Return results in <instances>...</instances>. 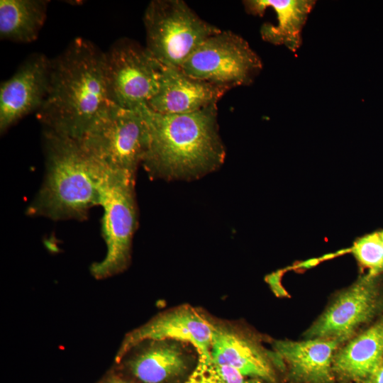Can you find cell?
<instances>
[{"instance_id":"17","label":"cell","mask_w":383,"mask_h":383,"mask_svg":"<svg viewBox=\"0 0 383 383\" xmlns=\"http://www.w3.org/2000/svg\"><path fill=\"white\" fill-rule=\"evenodd\" d=\"M179 342L151 340L126 362L129 372L141 383H169L187 371L188 357Z\"/></svg>"},{"instance_id":"6","label":"cell","mask_w":383,"mask_h":383,"mask_svg":"<svg viewBox=\"0 0 383 383\" xmlns=\"http://www.w3.org/2000/svg\"><path fill=\"white\" fill-rule=\"evenodd\" d=\"M143 21L149 52L162 65L179 68L206 39L221 30L181 0L150 1Z\"/></svg>"},{"instance_id":"8","label":"cell","mask_w":383,"mask_h":383,"mask_svg":"<svg viewBox=\"0 0 383 383\" xmlns=\"http://www.w3.org/2000/svg\"><path fill=\"white\" fill-rule=\"evenodd\" d=\"M262 67L260 58L245 39L221 30L206 39L180 68L191 77L229 90L251 84Z\"/></svg>"},{"instance_id":"15","label":"cell","mask_w":383,"mask_h":383,"mask_svg":"<svg viewBox=\"0 0 383 383\" xmlns=\"http://www.w3.org/2000/svg\"><path fill=\"white\" fill-rule=\"evenodd\" d=\"M382 364L383 316L338 348L333 371L337 383H360Z\"/></svg>"},{"instance_id":"18","label":"cell","mask_w":383,"mask_h":383,"mask_svg":"<svg viewBox=\"0 0 383 383\" xmlns=\"http://www.w3.org/2000/svg\"><path fill=\"white\" fill-rule=\"evenodd\" d=\"M48 4L44 0H1V38L24 43L35 40L45 21Z\"/></svg>"},{"instance_id":"3","label":"cell","mask_w":383,"mask_h":383,"mask_svg":"<svg viewBox=\"0 0 383 383\" xmlns=\"http://www.w3.org/2000/svg\"><path fill=\"white\" fill-rule=\"evenodd\" d=\"M45 172L26 213L53 221L87 219L99 206L104 170L77 140L44 131Z\"/></svg>"},{"instance_id":"2","label":"cell","mask_w":383,"mask_h":383,"mask_svg":"<svg viewBox=\"0 0 383 383\" xmlns=\"http://www.w3.org/2000/svg\"><path fill=\"white\" fill-rule=\"evenodd\" d=\"M148 129L143 165L163 179H193L223 163L226 150L217 123V106L182 114H162L147 105L138 109Z\"/></svg>"},{"instance_id":"5","label":"cell","mask_w":383,"mask_h":383,"mask_svg":"<svg viewBox=\"0 0 383 383\" xmlns=\"http://www.w3.org/2000/svg\"><path fill=\"white\" fill-rule=\"evenodd\" d=\"M135 179L126 173L104 171L99 206L104 210L102 233L107 250L101 261L91 266L96 279L114 276L129 265L133 237L138 226Z\"/></svg>"},{"instance_id":"13","label":"cell","mask_w":383,"mask_h":383,"mask_svg":"<svg viewBox=\"0 0 383 383\" xmlns=\"http://www.w3.org/2000/svg\"><path fill=\"white\" fill-rule=\"evenodd\" d=\"M343 344L335 339L314 338L274 340L272 348L281 357L289 383H337L333 361Z\"/></svg>"},{"instance_id":"20","label":"cell","mask_w":383,"mask_h":383,"mask_svg":"<svg viewBox=\"0 0 383 383\" xmlns=\"http://www.w3.org/2000/svg\"><path fill=\"white\" fill-rule=\"evenodd\" d=\"M350 251L359 265L368 270L367 274L383 275V241L379 231L358 238Z\"/></svg>"},{"instance_id":"24","label":"cell","mask_w":383,"mask_h":383,"mask_svg":"<svg viewBox=\"0 0 383 383\" xmlns=\"http://www.w3.org/2000/svg\"><path fill=\"white\" fill-rule=\"evenodd\" d=\"M380 235L382 237V241H383V230L379 231Z\"/></svg>"},{"instance_id":"10","label":"cell","mask_w":383,"mask_h":383,"mask_svg":"<svg viewBox=\"0 0 383 383\" xmlns=\"http://www.w3.org/2000/svg\"><path fill=\"white\" fill-rule=\"evenodd\" d=\"M210 355L218 364L264 383H281V376L284 377L279 355L248 331L214 323Z\"/></svg>"},{"instance_id":"16","label":"cell","mask_w":383,"mask_h":383,"mask_svg":"<svg viewBox=\"0 0 383 383\" xmlns=\"http://www.w3.org/2000/svg\"><path fill=\"white\" fill-rule=\"evenodd\" d=\"M243 4L248 13L262 16L268 7L277 15L278 24L265 23L260 29L262 39L274 45H284L295 52L301 45V31L315 6L313 0H250Z\"/></svg>"},{"instance_id":"21","label":"cell","mask_w":383,"mask_h":383,"mask_svg":"<svg viewBox=\"0 0 383 383\" xmlns=\"http://www.w3.org/2000/svg\"><path fill=\"white\" fill-rule=\"evenodd\" d=\"M283 271L280 270L271 274L266 278L267 282L270 285L273 292L278 296H287V292L284 290L281 284V279Z\"/></svg>"},{"instance_id":"23","label":"cell","mask_w":383,"mask_h":383,"mask_svg":"<svg viewBox=\"0 0 383 383\" xmlns=\"http://www.w3.org/2000/svg\"><path fill=\"white\" fill-rule=\"evenodd\" d=\"M100 383H133V382H128L116 375H110L107 377L105 379L101 381Z\"/></svg>"},{"instance_id":"7","label":"cell","mask_w":383,"mask_h":383,"mask_svg":"<svg viewBox=\"0 0 383 383\" xmlns=\"http://www.w3.org/2000/svg\"><path fill=\"white\" fill-rule=\"evenodd\" d=\"M382 316L383 275L366 274L337 292L303 336L345 343Z\"/></svg>"},{"instance_id":"9","label":"cell","mask_w":383,"mask_h":383,"mask_svg":"<svg viewBox=\"0 0 383 383\" xmlns=\"http://www.w3.org/2000/svg\"><path fill=\"white\" fill-rule=\"evenodd\" d=\"M163 65L147 50L128 39L115 42L105 52L109 99L136 110L157 93Z\"/></svg>"},{"instance_id":"19","label":"cell","mask_w":383,"mask_h":383,"mask_svg":"<svg viewBox=\"0 0 383 383\" xmlns=\"http://www.w3.org/2000/svg\"><path fill=\"white\" fill-rule=\"evenodd\" d=\"M183 383H264L245 377L236 370L218 364L211 355H200L191 374Z\"/></svg>"},{"instance_id":"4","label":"cell","mask_w":383,"mask_h":383,"mask_svg":"<svg viewBox=\"0 0 383 383\" xmlns=\"http://www.w3.org/2000/svg\"><path fill=\"white\" fill-rule=\"evenodd\" d=\"M105 170L135 177L148 146V129L140 110L110 102L77 140Z\"/></svg>"},{"instance_id":"22","label":"cell","mask_w":383,"mask_h":383,"mask_svg":"<svg viewBox=\"0 0 383 383\" xmlns=\"http://www.w3.org/2000/svg\"><path fill=\"white\" fill-rule=\"evenodd\" d=\"M360 383H383V364Z\"/></svg>"},{"instance_id":"14","label":"cell","mask_w":383,"mask_h":383,"mask_svg":"<svg viewBox=\"0 0 383 383\" xmlns=\"http://www.w3.org/2000/svg\"><path fill=\"white\" fill-rule=\"evenodd\" d=\"M227 91L191 77L179 67L163 65L160 89L147 106L162 114L189 113L216 105Z\"/></svg>"},{"instance_id":"1","label":"cell","mask_w":383,"mask_h":383,"mask_svg":"<svg viewBox=\"0 0 383 383\" xmlns=\"http://www.w3.org/2000/svg\"><path fill=\"white\" fill-rule=\"evenodd\" d=\"M51 60L50 87L37 118L45 130L78 140L110 102L105 52L77 38Z\"/></svg>"},{"instance_id":"12","label":"cell","mask_w":383,"mask_h":383,"mask_svg":"<svg viewBox=\"0 0 383 383\" xmlns=\"http://www.w3.org/2000/svg\"><path fill=\"white\" fill-rule=\"evenodd\" d=\"M52 60L30 55L0 87V131L3 133L23 117L38 111L50 87Z\"/></svg>"},{"instance_id":"11","label":"cell","mask_w":383,"mask_h":383,"mask_svg":"<svg viewBox=\"0 0 383 383\" xmlns=\"http://www.w3.org/2000/svg\"><path fill=\"white\" fill-rule=\"evenodd\" d=\"M214 323L192 307L167 311L127 334L116 357L120 361L145 341L172 340L192 345L198 355H209Z\"/></svg>"}]
</instances>
